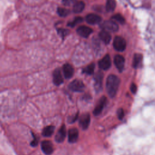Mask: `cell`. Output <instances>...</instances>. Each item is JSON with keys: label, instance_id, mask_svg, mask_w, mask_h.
Returning <instances> with one entry per match:
<instances>
[{"label": "cell", "instance_id": "1", "mask_svg": "<svg viewBox=\"0 0 155 155\" xmlns=\"http://www.w3.org/2000/svg\"><path fill=\"white\" fill-rule=\"evenodd\" d=\"M120 84L119 78L115 75H110L106 81V88L108 95L113 97L117 93L118 87Z\"/></svg>", "mask_w": 155, "mask_h": 155}, {"label": "cell", "instance_id": "2", "mask_svg": "<svg viewBox=\"0 0 155 155\" xmlns=\"http://www.w3.org/2000/svg\"><path fill=\"white\" fill-rule=\"evenodd\" d=\"M69 88L70 90L75 92H82L85 88V86L82 81L79 79H75L69 85Z\"/></svg>", "mask_w": 155, "mask_h": 155}, {"label": "cell", "instance_id": "3", "mask_svg": "<svg viewBox=\"0 0 155 155\" xmlns=\"http://www.w3.org/2000/svg\"><path fill=\"white\" fill-rule=\"evenodd\" d=\"M101 28L108 32H116L118 30V25L113 20L104 21L101 25Z\"/></svg>", "mask_w": 155, "mask_h": 155}, {"label": "cell", "instance_id": "4", "mask_svg": "<svg viewBox=\"0 0 155 155\" xmlns=\"http://www.w3.org/2000/svg\"><path fill=\"white\" fill-rule=\"evenodd\" d=\"M126 41L121 36H116L113 41V47L118 52H123L126 48Z\"/></svg>", "mask_w": 155, "mask_h": 155}, {"label": "cell", "instance_id": "5", "mask_svg": "<svg viewBox=\"0 0 155 155\" xmlns=\"http://www.w3.org/2000/svg\"><path fill=\"white\" fill-rule=\"evenodd\" d=\"M95 79V88L96 90L99 92L101 90L102 86V80H103V73L99 71L97 72L94 77Z\"/></svg>", "mask_w": 155, "mask_h": 155}, {"label": "cell", "instance_id": "6", "mask_svg": "<svg viewBox=\"0 0 155 155\" xmlns=\"http://www.w3.org/2000/svg\"><path fill=\"white\" fill-rule=\"evenodd\" d=\"M90 123V116L88 113H84L80 116L79 124L83 130L87 129Z\"/></svg>", "mask_w": 155, "mask_h": 155}, {"label": "cell", "instance_id": "7", "mask_svg": "<svg viewBox=\"0 0 155 155\" xmlns=\"http://www.w3.org/2000/svg\"><path fill=\"white\" fill-rule=\"evenodd\" d=\"M111 59L109 55H106L99 61V67L104 70H108L111 67Z\"/></svg>", "mask_w": 155, "mask_h": 155}, {"label": "cell", "instance_id": "8", "mask_svg": "<svg viewBox=\"0 0 155 155\" xmlns=\"http://www.w3.org/2000/svg\"><path fill=\"white\" fill-rule=\"evenodd\" d=\"M53 81L55 86H59L63 83V78L60 69H56L53 73Z\"/></svg>", "mask_w": 155, "mask_h": 155}, {"label": "cell", "instance_id": "9", "mask_svg": "<svg viewBox=\"0 0 155 155\" xmlns=\"http://www.w3.org/2000/svg\"><path fill=\"white\" fill-rule=\"evenodd\" d=\"M41 149L44 153L47 155L51 154L53 151V145L50 141L45 140L41 142Z\"/></svg>", "mask_w": 155, "mask_h": 155}, {"label": "cell", "instance_id": "10", "mask_svg": "<svg viewBox=\"0 0 155 155\" xmlns=\"http://www.w3.org/2000/svg\"><path fill=\"white\" fill-rule=\"evenodd\" d=\"M86 21H87L88 24H92V25H94V24H97L100 23L102 21V18L100 16L97 15L96 14L90 13L86 16Z\"/></svg>", "mask_w": 155, "mask_h": 155}, {"label": "cell", "instance_id": "11", "mask_svg": "<svg viewBox=\"0 0 155 155\" xmlns=\"http://www.w3.org/2000/svg\"><path fill=\"white\" fill-rule=\"evenodd\" d=\"M78 34L83 38H88L92 34L93 30L89 27L86 26H81L77 29Z\"/></svg>", "mask_w": 155, "mask_h": 155}, {"label": "cell", "instance_id": "12", "mask_svg": "<svg viewBox=\"0 0 155 155\" xmlns=\"http://www.w3.org/2000/svg\"><path fill=\"white\" fill-rule=\"evenodd\" d=\"M107 101V99L105 96L101 97L100 101L97 102V105H96V107L93 110V114L95 116H97L101 114L102 111L103 110V109L105 106V104Z\"/></svg>", "mask_w": 155, "mask_h": 155}, {"label": "cell", "instance_id": "13", "mask_svg": "<svg viewBox=\"0 0 155 155\" xmlns=\"http://www.w3.org/2000/svg\"><path fill=\"white\" fill-rule=\"evenodd\" d=\"M66 127L64 125H62L55 136V141L58 143L63 142L66 138Z\"/></svg>", "mask_w": 155, "mask_h": 155}, {"label": "cell", "instance_id": "14", "mask_svg": "<svg viewBox=\"0 0 155 155\" xmlns=\"http://www.w3.org/2000/svg\"><path fill=\"white\" fill-rule=\"evenodd\" d=\"M114 63L119 72L123 70L125 65V59L123 56L120 55H116L114 58Z\"/></svg>", "mask_w": 155, "mask_h": 155}, {"label": "cell", "instance_id": "15", "mask_svg": "<svg viewBox=\"0 0 155 155\" xmlns=\"http://www.w3.org/2000/svg\"><path fill=\"white\" fill-rule=\"evenodd\" d=\"M79 137L78 130L76 128H72L68 132V140L70 143H75Z\"/></svg>", "mask_w": 155, "mask_h": 155}, {"label": "cell", "instance_id": "16", "mask_svg": "<svg viewBox=\"0 0 155 155\" xmlns=\"http://www.w3.org/2000/svg\"><path fill=\"white\" fill-rule=\"evenodd\" d=\"M62 71L64 77L66 79L71 78L74 74V69L70 64H64L62 67Z\"/></svg>", "mask_w": 155, "mask_h": 155}, {"label": "cell", "instance_id": "17", "mask_svg": "<svg viewBox=\"0 0 155 155\" xmlns=\"http://www.w3.org/2000/svg\"><path fill=\"white\" fill-rule=\"evenodd\" d=\"M99 36L100 39L105 44H109L112 39V36L109 32L104 30L100 32Z\"/></svg>", "mask_w": 155, "mask_h": 155}, {"label": "cell", "instance_id": "18", "mask_svg": "<svg viewBox=\"0 0 155 155\" xmlns=\"http://www.w3.org/2000/svg\"><path fill=\"white\" fill-rule=\"evenodd\" d=\"M85 7V4L83 1H77L76 2L73 7V11L76 13H81L83 12Z\"/></svg>", "mask_w": 155, "mask_h": 155}, {"label": "cell", "instance_id": "19", "mask_svg": "<svg viewBox=\"0 0 155 155\" xmlns=\"http://www.w3.org/2000/svg\"><path fill=\"white\" fill-rule=\"evenodd\" d=\"M55 131V127L53 126H48L46 127L43 130L42 134L45 137L51 136Z\"/></svg>", "mask_w": 155, "mask_h": 155}, {"label": "cell", "instance_id": "20", "mask_svg": "<svg viewBox=\"0 0 155 155\" xmlns=\"http://www.w3.org/2000/svg\"><path fill=\"white\" fill-rule=\"evenodd\" d=\"M142 60V56L141 54L136 53L134 55L133 60V67L134 68H137L140 66Z\"/></svg>", "mask_w": 155, "mask_h": 155}, {"label": "cell", "instance_id": "21", "mask_svg": "<svg viewBox=\"0 0 155 155\" xmlns=\"http://www.w3.org/2000/svg\"><path fill=\"white\" fill-rule=\"evenodd\" d=\"M116 5L115 0H107L106 3V10L108 12H112L115 9Z\"/></svg>", "mask_w": 155, "mask_h": 155}, {"label": "cell", "instance_id": "22", "mask_svg": "<svg viewBox=\"0 0 155 155\" xmlns=\"http://www.w3.org/2000/svg\"><path fill=\"white\" fill-rule=\"evenodd\" d=\"M95 65L94 63H92L88 65V66L85 67L83 69V72L87 75H91L92 74H93L94 73V70H95Z\"/></svg>", "mask_w": 155, "mask_h": 155}, {"label": "cell", "instance_id": "23", "mask_svg": "<svg viewBox=\"0 0 155 155\" xmlns=\"http://www.w3.org/2000/svg\"><path fill=\"white\" fill-rule=\"evenodd\" d=\"M83 21V18L81 17H77L73 19V20L71 22H69L67 24V26L70 27H74L77 24L82 22Z\"/></svg>", "mask_w": 155, "mask_h": 155}, {"label": "cell", "instance_id": "24", "mask_svg": "<svg viewBox=\"0 0 155 155\" xmlns=\"http://www.w3.org/2000/svg\"><path fill=\"white\" fill-rule=\"evenodd\" d=\"M58 13L59 16H60L61 17H66L67 16H68L70 12V11L69 9H66V8H62V7H59L58 9Z\"/></svg>", "mask_w": 155, "mask_h": 155}, {"label": "cell", "instance_id": "25", "mask_svg": "<svg viewBox=\"0 0 155 155\" xmlns=\"http://www.w3.org/2000/svg\"><path fill=\"white\" fill-rule=\"evenodd\" d=\"M112 20H115V21H118V22L123 24L126 22V20H125V18H124V17L122 15H121V14H116L115 15H113V17H112Z\"/></svg>", "mask_w": 155, "mask_h": 155}, {"label": "cell", "instance_id": "26", "mask_svg": "<svg viewBox=\"0 0 155 155\" xmlns=\"http://www.w3.org/2000/svg\"><path fill=\"white\" fill-rule=\"evenodd\" d=\"M69 30L68 29H59L58 30V34L62 38H64V37H66L68 34H69Z\"/></svg>", "mask_w": 155, "mask_h": 155}, {"label": "cell", "instance_id": "27", "mask_svg": "<svg viewBox=\"0 0 155 155\" xmlns=\"http://www.w3.org/2000/svg\"><path fill=\"white\" fill-rule=\"evenodd\" d=\"M78 116H79V115H78V113H76L74 115H73V116H71L68 119V122H69V123H73V122H75L77 119L78 118Z\"/></svg>", "mask_w": 155, "mask_h": 155}, {"label": "cell", "instance_id": "28", "mask_svg": "<svg viewBox=\"0 0 155 155\" xmlns=\"http://www.w3.org/2000/svg\"><path fill=\"white\" fill-rule=\"evenodd\" d=\"M75 3V0H62V4L66 6H70L72 5H74Z\"/></svg>", "mask_w": 155, "mask_h": 155}, {"label": "cell", "instance_id": "29", "mask_svg": "<svg viewBox=\"0 0 155 155\" xmlns=\"http://www.w3.org/2000/svg\"><path fill=\"white\" fill-rule=\"evenodd\" d=\"M32 135H33V137H34V139H33V140H32V141L31 142V145H32V147H34L37 146V145H38V144L39 139H38V137L36 135H35L34 134H32Z\"/></svg>", "mask_w": 155, "mask_h": 155}, {"label": "cell", "instance_id": "30", "mask_svg": "<svg viewBox=\"0 0 155 155\" xmlns=\"http://www.w3.org/2000/svg\"><path fill=\"white\" fill-rule=\"evenodd\" d=\"M118 117L119 119H122L124 116V112L122 109H119L117 111Z\"/></svg>", "mask_w": 155, "mask_h": 155}, {"label": "cell", "instance_id": "31", "mask_svg": "<svg viewBox=\"0 0 155 155\" xmlns=\"http://www.w3.org/2000/svg\"><path fill=\"white\" fill-rule=\"evenodd\" d=\"M130 90H131V92L135 94L137 92V86L134 83H132L131 84V86H130Z\"/></svg>", "mask_w": 155, "mask_h": 155}]
</instances>
